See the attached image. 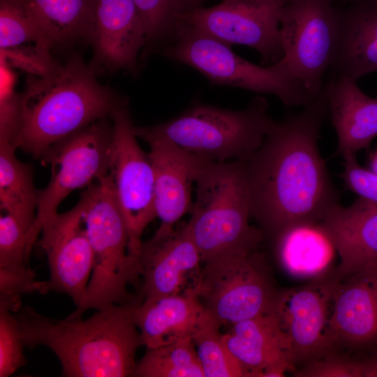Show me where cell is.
<instances>
[{"label": "cell", "instance_id": "1", "mask_svg": "<svg viewBox=\"0 0 377 377\" xmlns=\"http://www.w3.org/2000/svg\"><path fill=\"white\" fill-rule=\"evenodd\" d=\"M327 116V88L308 105L276 121L261 145L243 161L251 216L265 237L286 228L322 221L339 203L319 147Z\"/></svg>", "mask_w": 377, "mask_h": 377}, {"label": "cell", "instance_id": "2", "mask_svg": "<svg viewBox=\"0 0 377 377\" xmlns=\"http://www.w3.org/2000/svg\"><path fill=\"white\" fill-rule=\"evenodd\" d=\"M137 303L98 309L85 320H55L29 306L15 315L24 346L51 349L61 362L62 376H133L136 351L142 346L134 316Z\"/></svg>", "mask_w": 377, "mask_h": 377}, {"label": "cell", "instance_id": "3", "mask_svg": "<svg viewBox=\"0 0 377 377\" xmlns=\"http://www.w3.org/2000/svg\"><path fill=\"white\" fill-rule=\"evenodd\" d=\"M124 100L77 56L45 75H29L16 147L40 159L56 143L110 117Z\"/></svg>", "mask_w": 377, "mask_h": 377}, {"label": "cell", "instance_id": "4", "mask_svg": "<svg viewBox=\"0 0 377 377\" xmlns=\"http://www.w3.org/2000/svg\"><path fill=\"white\" fill-rule=\"evenodd\" d=\"M191 218L183 227L202 263L235 252L257 250L265 238L249 223L251 204L243 161L201 159Z\"/></svg>", "mask_w": 377, "mask_h": 377}, {"label": "cell", "instance_id": "5", "mask_svg": "<svg viewBox=\"0 0 377 377\" xmlns=\"http://www.w3.org/2000/svg\"><path fill=\"white\" fill-rule=\"evenodd\" d=\"M79 200L94 265L84 295L70 318H80L91 309L135 302L127 286L140 278L138 259L128 254V232L110 175L88 186Z\"/></svg>", "mask_w": 377, "mask_h": 377}, {"label": "cell", "instance_id": "6", "mask_svg": "<svg viewBox=\"0 0 377 377\" xmlns=\"http://www.w3.org/2000/svg\"><path fill=\"white\" fill-rule=\"evenodd\" d=\"M162 53L193 68L212 85L272 94L289 107L304 108L314 100L284 58L270 66H258L235 54L230 45L181 20Z\"/></svg>", "mask_w": 377, "mask_h": 377}, {"label": "cell", "instance_id": "7", "mask_svg": "<svg viewBox=\"0 0 377 377\" xmlns=\"http://www.w3.org/2000/svg\"><path fill=\"white\" fill-rule=\"evenodd\" d=\"M268 108L260 94L240 110L197 103L176 117L148 127L203 161H244L276 124Z\"/></svg>", "mask_w": 377, "mask_h": 377}, {"label": "cell", "instance_id": "8", "mask_svg": "<svg viewBox=\"0 0 377 377\" xmlns=\"http://www.w3.org/2000/svg\"><path fill=\"white\" fill-rule=\"evenodd\" d=\"M202 264L186 293L221 325L269 313L279 290L263 253H230Z\"/></svg>", "mask_w": 377, "mask_h": 377}, {"label": "cell", "instance_id": "9", "mask_svg": "<svg viewBox=\"0 0 377 377\" xmlns=\"http://www.w3.org/2000/svg\"><path fill=\"white\" fill-rule=\"evenodd\" d=\"M110 117L56 143L40 158L50 165L51 177L47 186L38 190L36 215L27 235V260L43 221L57 212L61 202L73 191L87 188L108 174L113 135Z\"/></svg>", "mask_w": 377, "mask_h": 377}, {"label": "cell", "instance_id": "10", "mask_svg": "<svg viewBox=\"0 0 377 377\" xmlns=\"http://www.w3.org/2000/svg\"><path fill=\"white\" fill-rule=\"evenodd\" d=\"M113 125L110 175L128 236L130 256L138 259L142 235L156 218L154 173L137 135L125 99L110 114Z\"/></svg>", "mask_w": 377, "mask_h": 377}, {"label": "cell", "instance_id": "11", "mask_svg": "<svg viewBox=\"0 0 377 377\" xmlns=\"http://www.w3.org/2000/svg\"><path fill=\"white\" fill-rule=\"evenodd\" d=\"M334 1L287 0L281 10L283 58L313 99L332 61L337 22Z\"/></svg>", "mask_w": 377, "mask_h": 377}, {"label": "cell", "instance_id": "12", "mask_svg": "<svg viewBox=\"0 0 377 377\" xmlns=\"http://www.w3.org/2000/svg\"><path fill=\"white\" fill-rule=\"evenodd\" d=\"M281 0H223L213 7H195L182 13L183 21L230 45L256 50L263 65H272L284 56L280 18Z\"/></svg>", "mask_w": 377, "mask_h": 377}, {"label": "cell", "instance_id": "13", "mask_svg": "<svg viewBox=\"0 0 377 377\" xmlns=\"http://www.w3.org/2000/svg\"><path fill=\"white\" fill-rule=\"evenodd\" d=\"M340 280L334 269L305 284L279 290L269 314L282 333L295 369L329 353L327 330Z\"/></svg>", "mask_w": 377, "mask_h": 377}, {"label": "cell", "instance_id": "14", "mask_svg": "<svg viewBox=\"0 0 377 377\" xmlns=\"http://www.w3.org/2000/svg\"><path fill=\"white\" fill-rule=\"evenodd\" d=\"M40 232L38 245L47 256L50 272L47 290L66 293L77 306L94 265L81 201L71 209L46 219Z\"/></svg>", "mask_w": 377, "mask_h": 377}, {"label": "cell", "instance_id": "15", "mask_svg": "<svg viewBox=\"0 0 377 377\" xmlns=\"http://www.w3.org/2000/svg\"><path fill=\"white\" fill-rule=\"evenodd\" d=\"M327 338L329 353L360 355L377 346V265L341 279L332 302Z\"/></svg>", "mask_w": 377, "mask_h": 377}, {"label": "cell", "instance_id": "16", "mask_svg": "<svg viewBox=\"0 0 377 377\" xmlns=\"http://www.w3.org/2000/svg\"><path fill=\"white\" fill-rule=\"evenodd\" d=\"M202 263L183 226L164 233L156 231L142 243L138 258L143 301L188 292L199 275Z\"/></svg>", "mask_w": 377, "mask_h": 377}, {"label": "cell", "instance_id": "17", "mask_svg": "<svg viewBox=\"0 0 377 377\" xmlns=\"http://www.w3.org/2000/svg\"><path fill=\"white\" fill-rule=\"evenodd\" d=\"M135 133L150 147L148 154L154 173L155 208L161 221L156 231L167 232L191 211L193 184L201 159L148 126H135Z\"/></svg>", "mask_w": 377, "mask_h": 377}, {"label": "cell", "instance_id": "18", "mask_svg": "<svg viewBox=\"0 0 377 377\" xmlns=\"http://www.w3.org/2000/svg\"><path fill=\"white\" fill-rule=\"evenodd\" d=\"M88 42L99 64L136 74L145 34L134 0H96Z\"/></svg>", "mask_w": 377, "mask_h": 377}, {"label": "cell", "instance_id": "19", "mask_svg": "<svg viewBox=\"0 0 377 377\" xmlns=\"http://www.w3.org/2000/svg\"><path fill=\"white\" fill-rule=\"evenodd\" d=\"M330 68L355 80L377 71L376 0H350L346 8H337Z\"/></svg>", "mask_w": 377, "mask_h": 377}, {"label": "cell", "instance_id": "20", "mask_svg": "<svg viewBox=\"0 0 377 377\" xmlns=\"http://www.w3.org/2000/svg\"><path fill=\"white\" fill-rule=\"evenodd\" d=\"M336 246L341 279L367 266L377 265V204L358 197L353 204L333 207L321 221Z\"/></svg>", "mask_w": 377, "mask_h": 377}, {"label": "cell", "instance_id": "21", "mask_svg": "<svg viewBox=\"0 0 377 377\" xmlns=\"http://www.w3.org/2000/svg\"><path fill=\"white\" fill-rule=\"evenodd\" d=\"M327 115L338 139L337 154L357 155L377 136V98L364 94L357 80L336 75L327 82Z\"/></svg>", "mask_w": 377, "mask_h": 377}, {"label": "cell", "instance_id": "22", "mask_svg": "<svg viewBox=\"0 0 377 377\" xmlns=\"http://www.w3.org/2000/svg\"><path fill=\"white\" fill-rule=\"evenodd\" d=\"M52 44L37 22L15 0H0L1 61L29 75H43L59 64Z\"/></svg>", "mask_w": 377, "mask_h": 377}, {"label": "cell", "instance_id": "23", "mask_svg": "<svg viewBox=\"0 0 377 377\" xmlns=\"http://www.w3.org/2000/svg\"><path fill=\"white\" fill-rule=\"evenodd\" d=\"M272 240L277 263L290 277L309 281L337 267L336 246L321 221L289 226Z\"/></svg>", "mask_w": 377, "mask_h": 377}, {"label": "cell", "instance_id": "24", "mask_svg": "<svg viewBox=\"0 0 377 377\" xmlns=\"http://www.w3.org/2000/svg\"><path fill=\"white\" fill-rule=\"evenodd\" d=\"M222 338L246 376L262 377L264 369L276 364L295 369L282 333L269 313L231 325Z\"/></svg>", "mask_w": 377, "mask_h": 377}, {"label": "cell", "instance_id": "25", "mask_svg": "<svg viewBox=\"0 0 377 377\" xmlns=\"http://www.w3.org/2000/svg\"><path fill=\"white\" fill-rule=\"evenodd\" d=\"M206 312L195 297L185 293L138 302L134 316L142 346L150 349L192 337Z\"/></svg>", "mask_w": 377, "mask_h": 377}, {"label": "cell", "instance_id": "26", "mask_svg": "<svg viewBox=\"0 0 377 377\" xmlns=\"http://www.w3.org/2000/svg\"><path fill=\"white\" fill-rule=\"evenodd\" d=\"M32 17L52 48L88 41L96 0H15Z\"/></svg>", "mask_w": 377, "mask_h": 377}, {"label": "cell", "instance_id": "27", "mask_svg": "<svg viewBox=\"0 0 377 377\" xmlns=\"http://www.w3.org/2000/svg\"><path fill=\"white\" fill-rule=\"evenodd\" d=\"M15 146L0 144V207L27 230L31 228L38 207V190L31 165L16 157Z\"/></svg>", "mask_w": 377, "mask_h": 377}, {"label": "cell", "instance_id": "28", "mask_svg": "<svg viewBox=\"0 0 377 377\" xmlns=\"http://www.w3.org/2000/svg\"><path fill=\"white\" fill-rule=\"evenodd\" d=\"M133 376L205 377L192 337L147 349Z\"/></svg>", "mask_w": 377, "mask_h": 377}, {"label": "cell", "instance_id": "29", "mask_svg": "<svg viewBox=\"0 0 377 377\" xmlns=\"http://www.w3.org/2000/svg\"><path fill=\"white\" fill-rule=\"evenodd\" d=\"M221 325L207 312L192 334L205 377L246 376L242 367L225 345Z\"/></svg>", "mask_w": 377, "mask_h": 377}, {"label": "cell", "instance_id": "30", "mask_svg": "<svg viewBox=\"0 0 377 377\" xmlns=\"http://www.w3.org/2000/svg\"><path fill=\"white\" fill-rule=\"evenodd\" d=\"M145 34L144 53L163 48L174 37L178 17L189 9L188 0H134Z\"/></svg>", "mask_w": 377, "mask_h": 377}, {"label": "cell", "instance_id": "31", "mask_svg": "<svg viewBox=\"0 0 377 377\" xmlns=\"http://www.w3.org/2000/svg\"><path fill=\"white\" fill-rule=\"evenodd\" d=\"M17 318L8 306L0 304V376L8 377L27 360Z\"/></svg>", "mask_w": 377, "mask_h": 377}, {"label": "cell", "instance_id": "32", "mask_svg": "<svg viewBox=\"0 0 377 377\" xmlns=\"http://www.w3.org/2000/svg\"><path fill=\"white\" fill-rule=\"evenodd\" d=\"M299 377H362L358 355L332 351L306 363L293 371Z\"/></svg>", "mask_w": 377, "mask_h": 377}, {"label": "cell", "instance_id": "33", "mask_svg": "<svg viewBox=\"0 0 377 377\" xmlns=\"http://www.w3.org/2000/svg\"><path fill=\"white\" fill-rule=\"evenodd\" d=\"M28 230L13 216H0V267L27 265Z\"/></svg>", "mask_w": 377, "mask_h": 377}, {"label": "cell", "instance_id": "34", "mask_svg": "<svg viewBox=\"0 0 377 377\" xmlns=\"http://www.w3.org/2000/svg\"><path fill=\"white\" fill-rule=\"evenodd\" d=\"M14 80L1 81L0 144L15 146L21 120V94L14 91Z\"/></svg>", "mask_w": 377, "mask_h": 377}, {"label": "cell", "instance_id": "35", "mask_svg": "<svg viewBox=\"0 0 377 377\" xmlns=\"http://www.w3.org/2000/svg\"><path fill=\"white\" fill-rule=\"evenodd\" d=\"M36 273L27 265L0 267V298H21L23 294L48 292L47 281L36 279Z\"/></svg>", "mask_w": 377, "mask_h": 377}, {"label": "cell", "instance_id": "36", "mask_svg": "<svg viewBox=\"0 0 377 377\" xmlns=\"http://www.w3.org/2000/svg\"><path fill=\"white\" fill-rule=\"evenodd\" d=\"M340 177L346 187L359 198L377 204V173L360 165L357 155H346Z\"/></svg>", "mask_w": 377, "mask_h": 377}, {"label": "cell", "instance_id": "37", "mask_svg": "<svg viewBox=\"0 0 377 377\" xmlns=\"http://www.w3.org/2000/svg\"><path fill=\"white\" fill-rule=\"evenodd\" d=\"M358 356L361 360L362 377H377V346Z\"/></svg>", "mask_w": 377, "mask_h": 377}, {"label": "cell", "instance_id": "38", "mask_svg": "<svg viewBox=\"0 0 377 377\" xmlns=\"http://www.w3.org/2000/svg\"><path fill=\"white\" fill-rule=\"evenodd\" d=\"M203 1L205 0H188L189 9L198 7Z\"/></svg>", "mask_w": 377, "mask_h": 377}, {"label": "cell", "instance_id": "39", "mask_svg": "<svg viewBox=\"0 0 377 377\" xmlns=\"http://www.w3.org/2000/svg\"><path fill=\"white\" fill-rule=\"evenodd\" d=\"M283 3H285L287 0H281Z\"/></svg>", "mask_w": 377, "mask_h": 377}, {"label": "cell", "instance_id": "40", "mask_svg": "<svg viewBox=\"0 0 377 377\" xmlns=\"http://www.w3.org/2000/svg\"><path fill=\"white\" fill-rule=\"evenodd\" d=\"M346 1H350V0H346Z\"/></svg>", "mask_w": 377, "mask_h": 377}, {"label": "cell", "instance_id": "41", "mask_svg": "<svg viewBox=\"0 0 377 377\" xmlns=\"http://www.w3.org/2000/svg\"></svg>", "mask_w": 377, "mask_h": 377}, {"label": "cell", "instance_id": "42", "mask_svg": "<svg viewBox=\"0 0 377 377\" xmlns=\"http://www.w3.org/2000/svg\"><path fill=\"white\" fill-rule=\"evenodd\" d=\"M377 1V0H376Z\"/></svg>", "mask_w": 377, "mask_h": 377}]
</instances>
